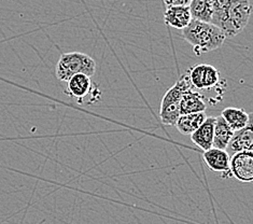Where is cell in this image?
I'll return each mask as SVG.
<instances>
[{
    "mask_svg": "<svg viewBox=\"0 0 253 224\" xmlns=\"http://www.w3.org/2000/svg\"><path fill=\"white\" fill-rule=\"evenodd\" d=\"M230 169L233 177L242 182L253 180V153L252 151L234 153L230 160Z\"/></svg>",
    "mask_w": 253,
    "mask_h": 224,
    "instance_id": "8992f818",
    "label": "cell"
},
{
    "mask_svg": "<svg viewBox=\"0 0 253 224\" xmlns=\"http://www.w3.org/2000/svg\"><path fill=\"white\" fill-rule=\"evenodd\" d=\"M207 116L204 112H195V113H189V114H181L177 120L176 126L180 134L190 136L193 134L198 127H200Z\"/></svg>",
    "mask_w": 253,
    "mask_h": 224,
    "instance_id": "5bb4252c",
    "label": "cell"
},
{
    "mask_svg": "<svg viewBox=\"0 0 253 224\" xmlns=\"http://www.w3.org/2000/svg\"><path fill=\"white\" fill-rule=\"evenodd\" d=\"M211 1H212V8H213L212 20H214L218 16H220L222 13H224V12L230 8V5L234 1H236V0H211Z\"/></svg>",
    "mask_w": 253,
    "mask_h": 224,
    "instance_id": "e0dca14e",
    "label": "cell"
},
{
    "mask_svg": "<svg viewBox=\"0 0 253 224\" xmlns=\"http://www.w3.org/2000/svg\"><path fill=\"white\" fill-rule=\"evenodd\" d=\"M167 7H172V5H182V7H188L191 0H164Z\"/></svg>",
    "mask_w": 253,
    "mask_h": 224,
    "instance_id": "ac0fdd59",
    "label": "cell"
},
{
    "mask_svg": "<svg viewBox=\"0 0 253 224\" xmlns=\"http://www.w3.org/2000/svg\"><path fill=\"white\" fill-rule=\"evenodd\" d=\"M189 9L193 20L211 23L213 14L211 0H191Z\"/></svg>",
    "mask_w": 253,
    "mask_h": 224,
    "instance_id": "2e32d148",
    "label": "cell"
},
{
    "mask_svg": "<svg viewBox=\"0 0 253 224\" xmlns=\"http://www.w3.org/2000/svg\"><path fill=\"white\" fill-rule=\"evenodd\" d=\"M251 16V3L249 0H236L224 13L212 20L211 24L219 27L226 38H233L247 27Z\"/></svg>",
    "mask_w": 253,
    "mask_h": 224,
    "instance_id": "7a4b0ae2",
    "label": "cell"
},
{
    "mask_svg": "<svg viewBox=\"0 0 253 224\" xmlns=\"http://www.w3.org/2000/svg\"><path fill=\"white\" fill-rule=\"evenodd\" d=\"M191 89L193 88L188 74H184L167 90L161 101L160 107V118L163 124L170 126L176 125L177 120L181 116L180 114V100L186 90Z\"/></svg>",
    "mask_w": 253,
    "mask_h": 224,
    "instance_id": "277c9868",
    "label": "cell"
},
{
    "mask_svg": "<svg viewBox=\"0 0 253 224\" xmlns=\"http://www.w3.org/2000/svg\"><path fill=\"white\" fill-rule=\"evenodd\" d=\"M228 149L233 153L246 152V151H252L253 148V129L252 123L250 122L245 129L234 132V135L228 143Z\"/></svg>",
    "mask_w": 253,
    "mask_h": 224,
    "instance_id": "30bf717a",
    "label": "cell"
},
{
    "mask_svg": "<svg viewBox=\"0 0 253 224\" xmlns=\"http://www.w3.org/2000/svg\"><path fill=\"white\" fill-rule=\"evenodd\" d=\"M203 159L212 172L222 175V178H231L230 160L231 156L226 150L211 148L204 151Z\"/></svg>",
    "mask_w": 253,
    "mask_h": 224,
    "instance_id": "52a82bcc",
    "label": "cell"
},
{
    "mask_svg": "<svg viewBox=\"0 0 253 224\" xmlns=\"http://www.w3.org/2000/svg\"><path fill=\"white\" fill-rule=\"evenodd\" d=\"M96 71V62L87 54L81 52L63 53L59 57L55 75L59 81L67 82L75 75H85L88 77L94 76Z\"/></svg>",
    "mask_w": 253,
    "mask_h": 224,
    "instance_id": "3957f363",
    "label": "cell"
},
{
    "mask_svg": "<svg viewBox=\"0 0 253 224\" xmlns=\"http://www.w3.org/2000/svg\"><path fill=\"white\" fill-rule=\"evenodd\" d=\"M207 108V102L202 94L194 92L193 89L186 90L180 100V114L204 112Z\"/></svg>",
    "mask_w": 253,
    "mask_h": 224,
    "instance_id": "8fae6325",
    "label": "cell"
},
{
    "mask_svg": "<svg viewBox=\"0 0 253 224\" xmlns=\"http://www.w3.org/2000/svg\"><path fill=\"white\" fill-rule=\"evenodd\" d=\"M191 12L188 7L182 5H172L167 7L164 13V21L166 25L176 29H184L192 21Z\"/></svg>",
    "mask_w": 253,
    "mask_h": 224,
    "instance_id": "9c48e42d",
    "label": "cell"
},
{
    "mask_svg": "<svg viewBox=\"0 0 253 224\" xmlns=\"http://www.w3.org/2000/svg\"><path fill=\"white\" fill-rule=\"evenodd\" d=\"M91 89V77L79 74L71 77L67 81V90H66V93L69 94V96H72V97L81 99L88 95Z\"/></svg>",
    "mask_w": 253,
    "mask_h": 224,
    "instance_id": "4fadbf2b",
    "label": "cell"
},
{
    "mask_svg": "<svg viewBox=\"0 0 253 224\" xmlns=\"http://www.w3.org/2000/svg\"><path fill=\"white\" fill-rule=\"evenodd\" d=\"M182 35L197 56L220 49L226 40L224 33L219 27L211 23L196 20H192L189 25L182 29Z\"/></svg>",
    "mask_w": 253,
    "mask_h": 224,
    "instance_id": "6da1fadb",
    "label": "cell"
},
{
    "mask_svg": "<svg viewBox=\"0 0 253 224\" xmlns=\"http://www.w3.org/2000/svg\"><path fill=\"white\" fill-rule=\"evenodd\" d=\"M188 77L192 88L210 90L219 84L220 72L212 65L200 64L188 70Z\"/></svg>",
    "mask_w": 253,
    "mask_h": 224,
    "instance_id": "5b68a950",
    "label": "cell"
},
{
    "mask_svg": "<svg viewBox=\"0 0 253 224\" xmlns=\"http://www.w3.org/2000/svg\"><path fill=\"white\" fill-rule=\"evenodd\" d=\"M221 117L225 120V122L234 132L245 129L251 122L248 112L242 108H225L224 110H222Z\"/></svg>",
    "mask_w": 253,
    "mask_h": 224,
    "instance_id": "7c38bea8",
    "label": "cell"
},
{
    "mask_svg": "<svg viewBox=\"0 0 253 224\" xmlns=\"http://www.w3.org/2000/svg\"><path fill=\"white\" fill-rule=\"evenodd\" d=\"M215 118L207 117L203 124L191 134V140L202 150L207 151L212 148L213 131H214Z\"/></svg>",
    "mask_w": 253,
    "mask_h": 224,
    "instance_id": "ba28073f",
    "label": "cell"
},
{
    "mask_svg": "<svg viewBox=\"0 0 253 224\" xmlns=\"http://www.w3.org/2000/svg\"><path fill=\"white\" fill-rule=\"evenodd\" d=\"M233 135L234 131L228 126V124L225 122V120L221 116L215 118L212 148L226 150Z\"/></svg>",
    "mask_w": 253,
    "mask_h": 224,
    "instance_id": "9a60e30c",
    "label": "cell"
}]
</instances>
